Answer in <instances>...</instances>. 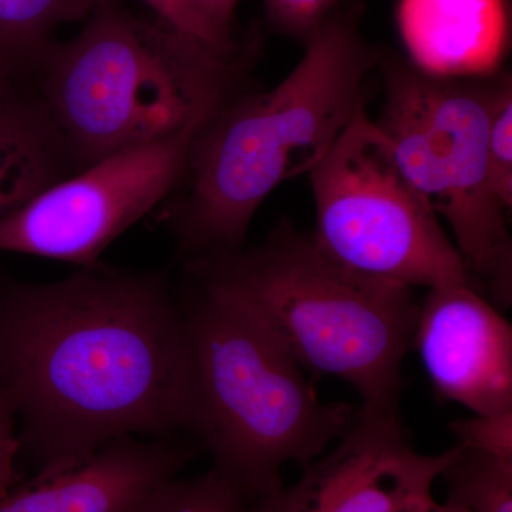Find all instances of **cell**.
Wrapping results in <instances>:
<instances>
[{"instance_id": "52a82bcc", "label": "cell", "mask_w": 512, "mask_h": 512, "mask_svg": "<svg viewBox=\"0 0 512 512\" xmlns=\"http://www.w3.org/2000/svg\"><path fill=\"white\" fill-rule=\"evenodd\" d=\"M309 175L316 208L312 241L333 262L412 289L466 285L480 291L365 106Z\"/></svg>"}, {"instance_id": "7c38bea8", "label": "cell", "mask_w": 512, "mask_h": 512, "mask_svg": "<svg viewBox=\"0 0 512 512\" xmlns=\"http://www.w3.org/2000/svg\"><path fill=\"white\" fill-rule=\"evenodd\" d=\"M397 26L420 72L487 77L507 55L510 8L507 0H400Z\"/></svg>"}, {"instance_id": "8fae6325", "label": "cell", "mask_w": 512, "mask_h": 512, "mask_svg": "<svg viewBox=\"0 0 512 512\" xmlns=\"http://www.w3.org/2000/svg\"><path fill=\"white\" fill-rule=\"evenodd\" d=\"M195 456L184 441H113L80 466L37 474L0 498V512H141Z\"/></svg>"}, {"instance_id": "7402d4cb", "label": "cell", "mask_w": 512, "mask_h": 512, "mask_svg": "<svg viewBox=\"0 0 512 512\" xmlns=\"http://www.w3.org/2000/svg\"><path fill=\"white\" fill-rule=\"evenodd\" d=\"M399 512H468L460 505H456L447 501V503H439L434 498L433 493L421 495V497L413 500L412 503L403 507Z\"/></svg>"}, {"instance_id": "5bb4252c", "label": "cell", "mask_w": 512, "mask_h": 512, "mask_svg": "<svg viewBox=\"0 0 512 512\" xmlns=\"http://www.w3.org/2000/svg\"><path fill=\"white\" fill-rule=\"evenodd\" d=\"M106 0H0V90L32 84L66 23L86 20Z\"/></svg>"}, {"instance_id": "e0dca14e", "label": "cell", "mask_w": 512, "mask_h": 512, "mask_svg": "<svg viewBox=\"0 0 512 512\" xmlns=\"http://www.w3.org/2000/svg\"><path fill=\"white\" fill-rule=\"evenodd\" d=\"M488 168L495 197L505 210L512 207V82L498 76L487 137Z\"/></svg>"}, {"instance_id": "44dd1931", "label": "cell", "mask_w": 512, "mask_h": 512, "mask_svg": "<svg viewBox=\"0 0 512 512\" xmlns=\"http://www.w3.org/2000/svg\"><path fill=\"white\" fill-rule=\"evenodd\" d=\"M20 450L15 410L8 394L0 389V498L23 481L16 468Z\"/></svg>"}, {"instance_id": "d6986e66", "label": "cell", "mask_w": 512, "mask_h": 512, "mask_svg": "<svg viewBox=\"0 0 512 512\" xmlns=\"http://www.w3.org/2000/svg\"><path fill=\"white\" fill-rule=\"evenodd\" d=\"M450 431L460 446L477 448L512 461V412L474 414L471 419L451 423Z\"/></svg>"}, {"instance_id": "ffe728a7", "label": "cell", "mask_w": 512, "mask_h": 512, "mask_svg": "<svg viewBox=\"0 0 512 512\" xmlns=\"http://www.w3.org/2000/svg\"><path fill=\"white\" fill-rule=\"evenodd\" d=\"M338 3L339 0H265L272 22L303 43L336 16L333 10Z\"/></svg>"}, {"instance_id": "4fadbf2b", "label": "cell", "mask_w": 512, "mask_h": 512, "mask_svg": "<svg viewBox=\"0 0 512 512\" xmlns=\"http://www.w3.org/2000/svg\"><path fill=\"white\" fill-rule=\"evenodd\" d=\"M74 173L33 84L0 90V221Z\"/></svg>"}, {"instance_id": "6da1fadb", "label": "cell", "mask_w": 512, "mask_h": 512, "mask_svg": "<svg viewBox=\"0 0 512 512\" xmlns=\"http://www.w3.org/2000/svg\"><path fill=\"white\" fill-rule=\"evenodd\" d=\"M0 389L39 474L113 441L192 430L183 309L161 274L99 264L0 298Z\"/></svg>"}, {"instance_id": "ba28073f", "label": "cell", "mask_w": 512, "mask_h": 512, "mask_svg": "<svg viewBox=\"0 0 512 512\" xmlns=\"http://www.w3.org/2000/svg\"><path fill=\"white\" fill-rule=\"evenodd\" d=\"M202 123L103 158L40 192L0 221V251L79 268L99 264L120 235L173 195Z\"/></svg>"}, {"instance_id": "5b68a950", "label": "cell", "mask_w": 512, "mask_h": 512, "mask_svg": "<svg viewBox=\"0 0 512 512\" xmlns=\"http://www.w3.org/2000/svg\"><path fill=\"white\" fill-rule=\"evenodd\" d=\"M181 309L191 433L210 451L212 470L252 504L284 487L286 464L325 454L359 409L322 402L302 367L231 303L197 288Z\"/></svg>"}, {"instance_id": "30bf717a", "label": "cell", "mask_w": 512, "mask_h": 512, "mask_svg": "<svg viewBox=\"0 0 512 512\" xmlns=\"http://www.w3.org/2000/svg\"><path fill=\"white\" fill-rule=\"evenodd\" d=\"M413 343L441 399L478 416L512 412V328L476 288L429 289Z\"/></svg>"}, {"instance_id": "9c48e42d", "label": "cell", "mask_w": 512, "mask_h": 512, "mask_svg": "<svg viewBox=\"0 0 512 512\" xmlns=\"http://www.w3.org/2000/svg\"><path fill=\"white\" fill-rule=\"evenodd\" d=\"M329 453L305 464L291 487L247 512H399L424 494L457 456V446L426 456L413 447L399 412H359Z\"/></svg>"}, {"instance_id": "7a4b0ae2", "label": "cell", "mask_w": 512, "mask_h": 512, "mask_svg": "<svg viewBox=\"0 0 512 512\" xmlns=\"http://www.w3.org/2000/svg\"><path fill=\"white\" fill-rule=\"evenodd\" d=\"M274 89L232 93L192 137L168 222L190 256L237 251L256 211L286 180L311 173L357 111L375 55L348 16L305 43Z\"/></svg>"}, {"instance_id": "603a6c76", "label": "cell", "mask_w": 512, "mask_h": 512, "mask_svg": "<svg viewBox=\"0 0 512 512\" xmlns=\"http://www.w3.org/2000/svg\"><path fill=\"white\" fill-rule=\"evenodd\" d=\"M148 9L153 10L157 20L180 30L178 22L177 0H141ZM185 35V33H184Z\"/></svg>"}, {"instance_id": "3957f363", "label": "cell", "mask_w": 512, "mask_h": 512, "mask_svg": "<svg viewBox=\"0 0 512 512\" xmlns=\"http://www.w3.org/2000/svg\"><path fill=\"white\" fill-rule=\"evenodd\" d=\"M201 291L247 313L301 367L338 377L362 409L397 412L420 305L407 286L366 278L279 225L251 249L190 256Z\"/></svg>"}, {"instance_id": "8992f818", "label": "cell", "mask_w": 512, "mask_h": 512, "mask_svg": "<svg viewBox=\"0 0 512 512\" xmlns=\"http://www.w3.org/2000/svg\"><path fill=\"white\" fill-rule=\"evenodd\" d=\"M497 80L498 74L448 79L390 63L376 123L414 190L447 222L470 274L505 308L512 298V241L487 153Z\"/></svg>"}, {"instance_id": "9a60e30c", "label": "cell", "mask_w": 512, "mask_h": 512, "mask_svg": "<svg viewBox=\"0 0 512 512\" xmlns=\"http://www.w3.org/2000/svg\"><path fill=\"white\" fill-rule=\"evenodd\" d=\"M448 500L468 512H512V461L457 444V456L441 474Z\"/></svg>"}, {"instance_id": "277c9868", "label": "cell", "mask_w": 512, "mask_h": 512, "mask_svg": "<svg viewBox=\"0 0 512 512\" xmlns=\"http://www.w3.org/2000/svg\"><path fill=\"white\" fill-rule=\"evenodd\" d=\"M239 63L106 0L52 43L32 84L74 171L197 126L235 93Z\"/></svg>"}, {"instance_id": "2e32d148", "label": "cell", "mask_w": 512, "mask_h": 512, "mask_svg": "<svg viewBox=\"0 0 512 512\" xmlns=\"http://www.w3.org/2000/svg\"><path fill=\"white\" fill-rule=\"evenodd\" d=\"M245 498L214 470L161 485L141 512H247Z\"/></svg>"}, {"instance_id": "ac0fdd59", "label": "cell", "mask_w": 512, "mask_h": 512, "mask_svg": "<svg viewBox=\"0 0 512 512\" xmlns=\"http://www.w3.org/2000/svg\"><path fill=\"white\" fill-rule=\"evenodd\" d=\"M238 0H177L180 32L225 56H235Z\"/></svg>"}]
</instances>
